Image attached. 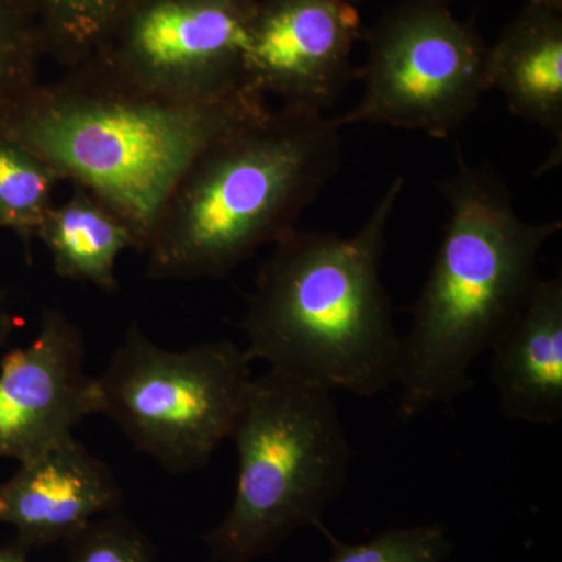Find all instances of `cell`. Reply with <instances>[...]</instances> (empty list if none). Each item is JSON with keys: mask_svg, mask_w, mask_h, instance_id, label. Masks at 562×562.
I'll use <instances>...</instances> for the list:
<instances>
[{"mask_svg": "<svg viewBox=\"0 0 562 562\" xmlns=\"http://www.w3.org/2000/svg\"><path fill=\"white\" fill-rule=\"evenodd\" d=\"M269 111L268 99L247 85L176 98L83 63L22 94L0 116V135L116 211L144 254L162 203L192 162Z\"/></svg>", "mask_w": 562, "mask_h": 562, "instance_id": "6da1fadb", "label": "cell"}, {"mask_svg": "<svg viewBox=\"0 0 562 562\" xmlns=\"http://www.w3.org/2000/svg\"><path fill=\"white\" fill-rule=\"evenodd\" d=\"M403 190L397 177L353 235L295 228L273 246L241 322L250 362L362 398L397 383L402 336L382 261Z\"/></svg>", "mask_w": 562, "mask_h": 562, "instance_id": "7a4b0ae2", "label": "cell"}, {"mask_svg": "<svg viewBox=\"0 0 562 562\" xmlns=\"http://www.w3.org/2000/svg\"><path fill=\"white\" fill-rule=\"evenodd\" d=\"M439 188L449 217L402 336L395 383L402 422L472 390L473 362L527 305L541 279L539 255L562 227L522 220L501 177L461 155Z\"/></svg>", "mask_w": 562, "mask_h": 562, "instance_id": "3957f363", "label": "cell"}, {"mask_svg": "<svg viewBox=\"0 0 562 562\" xmlns=\"http://www.w3.org/2000/svg\"><path fill=\"white\" fill-rule=\"evenodd\" d=\"M342 158L341 127L281 106L203 151L162 203L149 241L154 280L224 279L294 232Z\"/></svg>", "mask_w": 562, "mask_h": 562, "instance_id": "277c9868", "label": "cell"}, {"mask_svg": "<svg viewBox=\"0 0 562 562\" xmlns=\"http://www.w3.org/2000/svg\"><path fill=\"white\" fill-rule=\"evenodd\" d=\"M331 394L271 369L251 379L231 438L238 453L235 497L203 538L211 560L251 562L303 528L324 530L353 457Z\"/></svg>", "mask_w": 562, "mask_h": 562, "instance_id": "5b68a950", "label": "cell"}, {"mask_svg": "<svg viewBox=\"0 0 562 562\" xmlns=\"http://www.w3.org/2000/svg\"><path fill=\"white\" fill-rule=\"evenodd\" d=\"M251 379L238 344L165 349L132 322L95 376L98 414L166 471H198L232 438Z\"/></svg>", "mask_w": 562, "mask_h": 562, "instance_id": "8992f818", "label": "cell"}, {"mask_svg": "<svg viewBox=\"0 0 562 562\" xmlns=\"http://www.w3.org/2000/svg\"><path fill=\"white\" fill-rule=\"evenodd\" d=\"M486 52V41L454 14L450 0H402L368 33L357 74L361 101L335 121L449 138L490 90Z\"/></svg>", "mask_w": 562, "mask_h": 562, "instance_id": "52a82bcc", "label": "cell"}, {"mask_svg": "<svg viewBox=\"0 0 562 562\" xmlns=\"http://www.w3.org/2000/svg\"><path fill=\"white\" fill-rule=\"evenodd\" d=\"M258 0H139L92 63L114 79L176 98L241 87Z\"/></svg>", "mask_w": 562, "mask_h": 562, "instance_id": "ba28073f", "label": "cell"}, {"mask_svg": "<svg viewBox=\"0 0 562 562\" xmlns=\"http://www.w3.org/2000/svg\"><path fill=\"white\" fill-rule=\"evenodd\" d=\"M360 0H258L244 57L243 83L283 105L325 113L358 68Z\"/></svg>", "mask_w": 562, "mask_h": 562, "instance_id": "9c48e42d", "label": "cell"}, {"mask_svg": "<svg viewBox=\"0 0 562 562\" xmlns=\"http://www.w3.org/2000/svg\"><path fill=\"white\" fill-rule=\"evenodd\" d=\"M85 339L66 314L46 310L27 346L0 362V458L24 464L74 436L98 414L95 376L85 371Z\"/></svg>", "mask_w": 562, "mask_h": 562, "instance_id": "30bf717a", "label": "cell"}, {"mask_svg": "<svg viewBox=\"0 0 562 562\" xmlns=\"http://www.w3.org/2000/svg\"><path fill=\"white\" fill-rule=\"evenodd\" d=\"M122 501L109 465L70 436L0 484V524L16 530V543L25 550L41 549L116 513Z\"/></svg>", "mask_w": 562, "mask_h": 562, "instance_id": "8fae6325", "label": "cell"}, {"mask_svg": "<svg viewBox=\"0 0 562 562\" xmlns=\"http://www.w3.org/2000/svg\"><path fill=\"white\" fill-rule=\"evenodd\" d=\"M491 380L503 416L530 425L562 420V277L539 279L527 305L492 346Z\"/></svg>", "mask_w": 562, "mask_h": 562, "instance_id": "7c38bea8", "label": "cell"}, {"mask_svg": "<svg viewBox=\"0 0 562 562\" xmlns=\"http://www.w3.org/2000/svg\"><path fill=\"white\" fill-rule=\"evenodd\" d=\"M487 87L509 111L539 125L562 147V11L525 3L487 46Z\"/></svg>", "mask_w": 562, "mask_h": 562, "instance_id": "4fadbf2b", "label": "cell"}, {"mask_svg": "<svg viewBox=\"0 0 562 562\" xmlns=\"http://www.w3.org/2000/svg\"><path fill=\"white\" fill-rule=\"evenodd\" d=\"M36 239L49 251L58 277L105 292L120 288L116 266L121 255L136 250L127 222L80 184H74L68 201L54 203Z\"/></svg>", "mask_w": 562, "mask_h": 562, "instance_id": "5bb4252c", "label": "cell"}, {"mask_svg": "<svg viewBox=\"0 0 562 562\" xmlns=\"http://www.w3.org/2000/svg\"><path fill=\"white\" fill-rule=\"evenodd\" d=\"M46 55L66 69L90 60L139 0H31Z\"/></svg>", "mask_w": 562, "mask_h": 562, "instance_id": "9a60e30c", "label": "cell"}, {"mask_svg": "<svg viewBox=\"0 0 562 562\" xmlns=\"http://www.w3.org/2000/svg\"><path fill=\"white\" fill-rule=\"evenodd\" d=\"M61 181L49 162L0 135V231L14 233L31 249Z\"/></svg>", "mask_w": 562, "mask_h": 562, "instance_id": "2e32d148", "label": "cell"}, {"mask_svg": "<svg viewBox=\"0 0 562 562\" xmlns=\"http://www.w3.org/2000/svg\"><path fill=\"white\" fill-rule=\"evenodd\" d=\"M44 55L31 0H0V116L38 83Z\"/></svg>", "mask_w": 562, "mask_h": 562, "instance_id": "e0dca14e", "label": "cell"}, {"mask_svg": "<svg viewBox=\"0 0 562 562\" xmlns=\"http://www.w3.org/2000/svg\"><path fill=\"white\" fill-rule=\"evenodd\" d=\"M330 542L327 562H446L453 552L449 528L438 522L391 528L358 543L330 536Z\"/></svg>", "mask_w": 562, "mask_h": 562, "instance_id": "ac0fdd59", "label": "cell"}, {"mask_svg": "<svg viewBox=\"0 0 562 562\" xmlns=\"http://www.w3.org/2000/svg\"><path fill=\"white\" fill-rule=\"evenodd\" d=\"M65 546V562H155L150 539L116 513L92 520Z\"/></svg>", "mask_w": 562, "mask_h": 562, "instance_id": "d6986e66", "label": "cell"}, {"mask_svg": "<svg viewBox=\"0 0 562 562\" xmlns=\"http://www.w3.org/2000/svg\"><path fill=\"white\" fill-rule=\"evenodd\" d=\"M3 299H5V294L0 292V349H2L3 344L7 342L11 331H13L14 325H16V319L3 308Z\"/></svg>", "mask_w": 562, "mask_h": 562, "instance_id": "ffe728a7", "label": "cell"}, {"mask_svg": "<svg viewBox=\"0 0 562 562\" xmlns=\"http://www.w3.org/2000/svg\"><path fill=\"white\" fill-rule=\"evenodd\" d=\"M27 552L20 543L13 546L0 547V562H27Z\"/></svg>", "mask_w": 562, "mask_h": 562, "instance_id": "44dd1931", "label": "cell"}, {"mask_svg": "<svg viewBox=\"0 0 562 562\" xmlns=\"http://www.w3.org/2000/svg\"><path fill=\"white\" fill-rule=\"evenodd\" d=\"M531 5L547 7V9L561 10L562 0H527Z\"/></svg>", "mask_w": 562, "mask_h": 562, "instance_id": "7402d4cb", "label": "cell"}]
</instances>
